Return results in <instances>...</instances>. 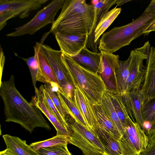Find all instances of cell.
Instances as JSON below:
<instances>
[{"label": "cell", "mask_w": 155, "mask_h": 155, "mask_svg": "<svg viewBox=\"0 0 155 155\" xmlns=\"http://www.w3.org/2000/svg\"><path fill=\"white\" fill-rule=\"evenodd\" d=\"M130 58L129 56L126 60H119L117 67L116 75L118 91L121 95L127 91V81L129 73V66Z\"/></svg>", "instance_id": "26"}, {"label": "cell", "mask_w": 155, "mask_h": 155, "mask_svg": "<svg viewBox=\"0 0 155 155\" xmlns=\"http://www.w3.org/2000/svg\"><path fill=\"white\" fill-rule=\"evenodd\" d=\"M150 47V45L148 41L142 47L131 51L129 56L130 59L129 74L127 81L126 92L140 89L145 74L143 62L147 58L148 53Z\"/></svg>", "instance_id": "10"}, {"label": "cell", "mask_w": 155, "mask_h": 155, "mask_svg": "<svg viewBox=\"0 0 155 155\" xmlns=\"http://www.w3.org/2000/svg\"><path fill=\"white\" fill-rule=\"evenodd\" d=\"M152 31H155V20L144 31L143 34L145 35H148Z\"/></svg>", "instance_id": "36"}, {"label": "cell", "mask_w": 155, "mask_h": 155, "mask_svg": "<svg viewBox=\"0 0 155 155\" xmlns=\"http://www.w3.org/2000/svg\"><path fill=\"white\" fill-rule=\"evenodd\" d=\"M71 57L84 68L99 75L101 73L102 61L100 52L91 51L86 47L77 55Z\"/></svg>", "instance_id": "17"}, {"label": "cell", "mask_w": 155, "mask_h": 155, "mask_svg": "<svg viewBox=\"0 0 155 155\" xmlns=\"http://www.w3.org/2000/svg\"><path fill=\"white\" fill-rule=\"evenodd\" d=\"M68 143L79 148L84 155H109L97 134L76 122L68 124Z\"/></svg>", "instance_id": "6"}, {"label": "cell", "mask_w": 155, "mask_h": 155, "mask_svg": "<svg viewBox=\"0 0 155 155\" xmlns=\"http://www.w3.org/2000/svg\"><path fill=\"white\" fill-rule=\"evenodd\" d=\"M132 0H117L116 4V7L117 6H121L124 4L130 2Z\"/></svg>", "instance_id": "39"}, {"label": "cell", "mask_w": 155, "mask_h": 155, "mask_svg": "<svg viewBox=\"0 0 155 155\" xmlns=\"http://www.w3.org/2000/svg\"><path fill=\"white\" fill-rule=\"evenodd\" d=\"M0 155H16L9 149L6 148L0 152Z\"/></svg>", "instance_id": "38"}, {"label": "cell", "mask_w": 155, "mask_h": 155, "mask_svg": "<svg viewBox=\"0 0 155 155\" xmlns=\"http://www.w3.org/2000/svg\"><path fill=\"white\" fill-rule=\"evenodd\" d=\"M145 74L140 89L143 95L141 106L155 99V48L150 47L146 59Z\"/></svg>", "instance_id": "12"}, {"label": "cell", "mask_w": 155, "mask_h": 155, "mask_svg": "<svg viewBox=\"0 0 155 155\" xmlns=\"http://www.w3.org/2000/svg\"><path fill=\"white\" fill-rule=\"evenodd\" d=\"M40 51L50 66L58 81L59 88L74 102L75 87L60 50L43 44Z\"/></svg>", "instance_id": "5"}, {"label": "cell", "mask_w": 155, "mask_h": 155, "mask_svg": "<svg viewBox=\"0 0 155 155\" xmlns=\"http://www.w3.org/2000/svg\"><path fill=\"white\" fill-rule=\"evenodd\" d=\"M2 137L6 148L16 155H40L27 144L25 140L8 134L3 135Z\"/></svg>", "instance_id": "19"}, {"label": "cell", "mask_w": 155, "mask_h": 155, "mask_svg": "<svg viewBox=\"0 0 155 155\" xmlns=\"http://www.w3.org/2000/svg\"><path fill=\"white\" fill-rule=\"evenodd\" d=\"M0 95L3 101L5 121L20 125L30 133L35 128L51 129L40 110L28 102L16 88L13 75L0 82Z\"/></svg>", "instance_id": "1"}, {"label": "cell", "mask_w": 155, "mask_h": 155, "mask_svg": "<svg viewBox=\"0 0 155 155\" xmlns=\"http://www.w3.org/2000/svg\"><path fill=\"white\" fill-rule=\"evenodd\" d=\"M120 8H115L108 11L101 19L94 32V43L97 48V43L101 36L109 27L120 13Z\"/></svg>", "instance_id": "22"}, {"label": "cell", "mask_w": 155, "mask_h": 155, "mask_svg": "<svg viewBox=\"0 0 155 155\" xmlns=\"http://www.w3.org/2000/svg\"></svg>", "instance_id": "40"}, {"label": "cell", "mask_w": 155, "mask_h": 155, "mask_svg": "<svg viewBox=\"0 0 155 155\" xmlns=\"http://www.w3.org/2000/svg\"><path fill=\"white\" fill-rule=\"evenodd\" d=\"M48 0H0V30L6 25L9 20L16 17H28Z\"/></svg>", "instance_id": "9"}, {"label": "cell", "mask_w": 155, "mask_h": 155, "mask_svg": "<svg viewBox=\"0 0 155 155\" xmlns=\"http://www.w3.org/2000/svg\"><path fill=\"white\" fill-rule=\"evenodd\" d=\"M56 40L63 54L72 57L76 55L86 47L88 35L63 34L56 32Z\"/></svg>", "instance_id": "13"}, {"label": "cell", "mask_w": 155, "mask_h": 155, "mask_svg": "<svg viewBox=\"0 0 155 155\" xmlns=\"http://www.w3.org/2000/svg\"><path fill=\"white\" fill-rule=\"evenodd\" d=\"M62 106L66 113L70 115L75 121L91 131L84 117L74 102L69 97L58 87H55Z\"/></svg>", "instance_id": "18"}, {"label": "cell", "mask_w": 155, "mask_h": 155, "mask_svg": "<svg viewBox=\"0 0 155 155\" xmlns=\"http://www.w3.org/2000/svg\"><path fill=\"white\" fill-rule=\"evenodd\" d=\"M122 96L129 116L134 122L133 116L143 130L145 122L142 116L141 102L143 95L140 89L126 92Z\"/></svg>", "instance_id": "15"}, {"label": "cell", "mask_w": 155, "mask_h": 155, "mask_svg": "<svg viewBox=\"0 0 155 155\" xmlns=\"http://www.w3.org/2000/svg\"><path fill=\"white\" fill-rule=\"evenodd\" d=\"M44 101L47 109L57 118L61 124L68 130L69 125L63 119L54 105L48 93L43 87Z\"/></svg>", "instance_id": "32"}, {"label": "cell", "mask_w": 155, "mask_h": 155, "mask_svg": "<svg viewBox=\"0 0 155 155\" xmlns=\"http://www.w3.org/2000/svg\"><path fill=\"white\" fill-rule=\"evenodd\" d=\"M109 155H122L118 140L100 127L95 131Z\"/></svg>", "instance_id": "24"}, {"label": "cell", "mask_w": 155, "mask_h": 155, "mask_svg": "<svg viewBox=\"0 0 155 155\" xmlns=\"http://www.w3.org/2000/svg\"><path fill=\"white\" fill-rule=\"evenodd\" d=\"M102 61V71L100 75L108 91L119 92L116 71L119 61V56L113 53L100 51Z\"/></svg>", "instance_id": "11"}, {"label": "cell", "mask_w": 155, "mask_h": 155, "mask_svg": "<svg viewBox=\"0 0 155 155\" xmlns=\"http://www.w3.org/2000/svg\"><path fill=\"white\" fill-rule=\"evenodd\" d=\"M141 110L144 122L150 125L151 130L153 129L155 127V99L142 106Z\"/></svg>", "instance_id": "29"}, {"label": "cell", "mask_w": 155, "mask_h": 155, "mask_svg": "<svg viewBox=\"0 0 155 155\" xmlns=\"http://www.w3.org/2000/svg\"><path fill=\"white\" fill-rule=\"evenodd\" d=\"M107 91L114 109L124 129L127 120L130 116L122 96L120 94L113 93Z\"/></svg>", "instance_id": "27"}, {"label": "cell", "mask_w": 155, "mask_h": 155, "mask_svg": "<svg viewBox=\"0 0 155 155\" xmlns=\"http://www.w3.org/2000/svg\"><path fill=\"white\" fill-rule=\"evenodd\" d=\"M147 136L149 143H155V127L149 131Z\"/></svg>", "instance_id": "35"}, {"label": "cell", "mask_w": 155, "mask_h": 155, "mask_svg": "<svg viewBox=\"0 0 155 155\" xmlns=\"http://www.w3.org/2000/svg\"><path fill=\"white\" fill-rule=\"evenodd\" d=\"M155 20V12H144L125 25L115 27L104 34L99 41L98 49L113 53L129 45L134 40L143 34L144 31Z\"/></svg>", "instance_id": "3"}, {"label": "cell", "mask_w": 155, "mask_h": 155, "mask_svg": "<svg viewBox=\"0 0 155 155\" xmlns=\"http://www.w3.org/2000/svg\"><path fill=\"white\" fill-rule=\"evenodd\" d=\"M139 155H155V143H149L146 148Z\"/></svg>", "instance_id": "33"}, {"label": "cell", "mask_w": 155, "mask_h": 155, "mask_svg": "<svg viewBox=\"0 0 155 155\" xmlns=\"http://www.w3.org/2000/svg\"><path fill=\"white\" fill-rule=\"evenodd\" d=\"M117 0H98L92 1L95 12V20L93 31L91 37L88 38L87 43L90 45H94V32L96 27L102 18L107 13L110 8L116 4Z\"/></svg>", "instance_id": "23"}, {"label": "cell", "mask_w": 155, "mask_h": 155, "mask_svg": "<svg viewBox=\"0 0 155 155\" xmlns=\"http://www.w3.org/2000/svg\"><path fill=\"white\" fill-rule=\"evenodd\" d=\"M95 17L94 5L85 0H65L50 31L72 35L92 34Z\"/></svg>", "instance_id": "2"}, {"label": "cell", "mask_w": 155, "mask_h": 155, "mask_svg": "<svg viewBox=\"0 0 155 155\" xmlns=\"http://www.w3.org/2000/svg\"><path fill=\"white\" fill-rule=\"evenodd\" d=\"M43 87V85H41L35 90V95L30 103L39 109L51 122L56 130V135L64 136L67 138L70 136L69 131L61 124L45 106L44 101Z\"/></svg>", "instance_id": "16"}, {"label": "cell", "mask_w": 155, "mask_h": 155, "mask_svg": "<svg viewBox=\"0 0 155 155\" xmlns=\"http://www.w3.org/2000/svg\"></svg>", "instance_id": "41"}, {"label": "cell", "mask_w": 155, "mask_h": 155, "mask_svg": "<svg viewBox=\"0 0 155 155\" xmlns=\"http://www.w3.org/2000/svg\"><path fill=\"white\" fill-rule=\"evenodd\" d=\"M68 143V140L66 137L63 135H56L49 139L31 143L29 146L34 150L37 151L41 148L51 147L59 144H66Z\"/></svg>", "instance_id": "28"}, {"label": "cell", "mask_w": 155, "mask_h": 155, "mask_svg": "<svg viewBox=\"0 0 155 155\" xmlns=\"http://www.w3.org/2000/svg\"><path fill=\"white\" fill-rule=\"evenodd\" d=\"M67 144H59L41 148L37 152L40 155H72L68 150Z\"/></svg>", "instance_id": "31"}, {"label": "cell", "mask_w": 155, "mask_h": 155, "mask_svg": "<svg viewBox=\"0 0 155 155\" xmlns=\"http://www.w3.org/2000/svg\"><path fill=\"white\" fill-rule=\"evenodd\" d=\"M144 12L147 13L155 12V0H152L151 1L150 4Z\"/></svg>", "instance_id": "34"}, {"label": "cell", "mask_w": 155, "mask_h": 155, "mask_svg": "<svg viewBox=\"0 0 155 155\" xmlns=\"http://www.w3.org/2000/svg\"><path fill=\"white\" fill-rule=\"evenodd\" d=\"M44 87L49 95L61 117L65 122H67L66 119V113L62 106L57 92L54 91L53 87L50 83L45 84L44 85Z\"/></svg>", "instance_id": "30"}, {"label": "cell", "mask_w": 155, "mask_h": 155, "mask_svg": "<svg viewBox=\"0 0 155 155\" xmlns=\"http://www.w3.org/2000/svg\"><path fill=\"white\" fill-rule=\"evenodd\" d=\"M65 0H53L39 11L34 17L15 30L6 34L7 37H16L25 35H32L48 24H52L59 10L61 9Z\"/></svg>", "instance_id": "7"}, {"label": "cell", "mask_w": 155, "mask_h": 155, "mask_svg": "<svg viewBox=\"0 0 155 155\" xmlns=\"http://www.w3.org/2000/svg\"><path fill=\"white\" fill-rule=\"evenodd\" d=\"M74 87V103L91 131L96 134L95 131L99 129V126L93 105L78 85Z\"/></svg>", "instance_id": "14"}, {"label": "cell", "mask_w": 155, "mask_h": 155, "mask_svg": "<svg viewBox=\"0 0 155 155\" xmlns=\"http://www.w3.org/2000/svg\"><path fill=\"white\" fill-rule=\"evenodd\" d=\"M93 108L99 127L118 140L121 137L122 135L108 118L101 104H94Z\"/></svg>", "instance_id": "21"}, {"label": "cell", "mask_w": 155, "mask_h": 155, "mask_svg": "<svg viewBox=\"0 0 155 155\" xmlns=\"http://www.w3.org/2000/svg\"><path fill=\"white\" fill-rule=\"evenodd\" d=\"M37 81L58 87L57 79L50 66L40 51L38 53V66Z\"/></svg>", "instance_id": "20"}, {"label": "cell", "mask_w": 155, "mask_h": 155, "mask_svg": "<svg viewBox=\"0 0 155 155\" xmlns=\"http://www.w3.org/2000/svg\"><path fill=\"white\" fill-rule=\"evenodd\" d=\"M122 155H137L149 144L147 136L137 123L129 117L123 134L118 140Z\"/></svg>", "instance_id": "8"}, {"label": "cell", "mask_w": 155, "mask_h": 155, "mask_svg": "<svg viewBox=\"0 0 155 155\" xmlns=\"http://www.w3.org/2000/svg\"><path fill=\"white\" fill-rule=\"evenodd\" d=\"M62 55L74 86H78L93 105L101 104L107 88L100 75L82 67L71 57Z\"/></svg>", "instance_id": "4"}, {"label": "cell", "mask_w": 155, "mask_h": 155, "mask_svg": "<svg viewBox=\"0 0 155 155\" xmlns=\"http://www.w3.org/2000/svg\"><path fill=\"white\" fill-rule=\"evenodd\" d=\"M101 104L108 118L122 135L124 129L114 109L107 90L103 96Z\"/></svg>", "instance_id": "25"}, {"label": "cell", "mask_w": 155, "mask_h": 155, "mask_svg": "<svg viewBox=\"0 0 155 155\" xmlns=\"http://www.w3.org/2000/svg\"><path fill=\"white\" fill-rule=\"evenodd\" d=\"M5 56L4 54V53L2 50V49L1 46L0 48V68H1V74L2 73L3 71V68L4 65V63L5 62Z\"/></svg>", "instance_id": "37"}]
</instances>
